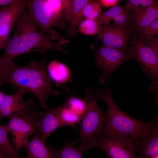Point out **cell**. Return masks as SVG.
I'll return each instance as SVG.
<instances>
[{
  "label": "cell",
  "instance_id": "1",
  "mask_svg": "<svg viewBox=\"0 0 158 158\" xmlns=\"http://www.w3.org/2000/svg\"><path fill=\"white\" fill-rule=\"evenodd\" d=\"M46 59L40 62L32 61L28 64L17 66L12 61L0 69V83L5 82L31 93L39 102L41 107H47L46 100L50 96L60 95L47 72Z\"/></svg>",
  "mask_w": 158,
  "mask_h": 158
},
{
  "label": "cell",
  "instance_id": "2",
  "mask_svg": "<svg viewBox=\"0 0 158 158\" xmlns=\"http://www.w3.org/2000/svg\"><path fill=\"white\" fill-rule=\"evenodd\" d=\"M52 41L50 37L37 31L28 13L24 11L16 23L13 35L9 37L3 48L4 52L0 57V69L16 57L32 51L44 54L47 51L51 49L67 53L61 47L68 43L69 40L61 37L55 42Z\"/></svg>",
  "mask_w": 158,
  "mask_h": 158
},
{
  "label": "cell",
  "instance_id": "3",
  "mask_svg": "<svg viewBox=\"0 0 158 158\" xmlns=\"http://www.w3.org/2000/svg\"><path fill=\"white\" fill-rule=\"evenodd\" d=\"M113 89L108 86L105 89H95L98 98L106 104V116L98 136L116 134L128 136L135 142L145 135L151 122L145 123L128 116L117 106L112 95Z\"/></svg>",
  "mask_w": 158,
  "mask_h": 158
},
{
  "label": "cell",
  "instance_id": "4",
  "mask_svg": "<svg viewBox=\"0 0 158 158\" xmlns=\"http://www.w3.org/2000/svg\"><path fill=\"white\" fill-rule=\"evenodd\" d=\"M29 18L37 29L52 40H58L60 35L55 28L61 30L66 28L63 12L62 0H30Z\"/></svg>",
  "mask_w": 158,
  "mask_h": 158
},
{
  "label": "cell",
  "instance_id": "5",
  "mask_svg": "<svg viewBox=\"0 0 158 158\" xmlns=\"http://www.w3.org/2000/svg\"><path fill=\"white\" fill-rule=\"evenodd\" d=\"M87 104L86 111L79 124L78 140L80 145L77 148L82 154L95 147L97 135L101 130L106 116V111L101 109L97 104L98 99L90 87H86L84 98Z\"/></svg>",
  "mask_w": 158,
  "mask_h": 158
},
{
  "label": "cell",
  "instance_id": "6",
  "mask_svg": "<svg viewBox=\"0 0 158 158\" xmlns=\"http://www.w3.org/2000/svg\"><path fill=\"white\" fill-rule=\"evenodd\" d=\"M95 148L103 151L107 158H138L135 142L126 136L110 134L97 137Z\"/></svg>",
  "mask_w": 158,
  "mask_h": 158
},
{
  "label": "cell",
  "instance_id": "7",
  "mask_svg": "<svg viewBox=\"0 0 158 158\" xmlns=\"http://www.w3.org/2000/svg\"><path fill=\"white\" fill-rule=\"evenodd\" d=\"M91 49L95 52V61L91 67L100 68L102 73L99 78L102 84L109 78L112 73L121 64L130 58L128 53L102 44L96 48L92 44Z\"/></svg>",
  "mask_w": 158,
  "mask_h": 158
},
{
  "label": "cell",
  "instance_id": "8",
  "mask_svg": "<svg viewBox=\"0 0 158 158\" xmlns=\"http://www.w3.org/2000/svg\"><path fill=\"white\" fill-rule=\"evenodd\" d=\"M128 54L130 58L138 62L144 75L150 77L152 82L158 83V55L145 43L140 36L134 40Z\"/></svg>",
  "mask_w": 158,
  "mask_h": 158
},
{
  "label": "cell",
  "instance_id": "9",
  "mask_svg": "<svg viewBox=\"0 0 158 158\" xmlns=\"http://www.w3.org/2000/svg\"><path fill=\"white\" fill-rule=\"evenodd\" d=\"M26 93L23 89L18 88L13 94H5L0 104V119L23 115L34 117L37 113L36 104L32 99L24 101L23 96Z\"/></svg>",
  "mask_w": 158,
  "mask_h": 158
},
{
  "label": "cell",
  "instance_id": "10",
  "mask_svg": "<svg viewBox=\"0 0 158 158\" xmlns=\"http://www.w3.org/2000/svg\"><path fill=\"white\" fill-rule=\"evenodd\" d=\"M33 117L27 115L13 117L9 118L8 123L4 126L11 133L12 143L18 152L29 141V137L36 132Z\"/></svg>",
  "mask_w": 158,
  "mask_h": 158
},
{
  "label": "cell",
  "instance_id": "11",
  "mask_svg": "<svg viewBox=\"0 0 158 158\" xmlns=\"http://www.w3.org/2000/svg\"><path fill=\"white\" fill-rule=\"evenodd\" d=\"M28 0H17L0 9V49L9 38V33L19 17L24 11Z\"/></svg>",
  "mask_w": 158,
  "mask_h": 158
},
{
  "label": "cell",
  "instance_id": "12",
  "mask_svg": "<svg viewBox=\"0 0 158 158\" xmlns=\"http://www.w3.org/2000/svg\"><path fill=\"white\" fill-rule=\"evenodd\" d=\"M130 32L127 28H118L111 24L102 25L96 39L102 42L105 46L126 52Z\"/></svg>",
  "mask_w": 158,
  "mask_h": 158
},
{
  "label": "cell",
  "instance_id": "13",
  "mask_svg": "<svg viewBox=\"0 0 158 158\" xmlns=\"http://www.w3.org/2000/svg\"><path fill=\"white\" fill-rule=\"evenodd\" d=\"M138 158H147L158 154L157 116L151 121L145 135L135 142Z\"/></svg>",
  "mask_w": 158,
  "mask_h": 158
},
{
  "label": "cell",
  "instance_id": "14",
  "mask_svg": "<svg viewBox=\"0 0 158 158\" xmlns=\"http://www.w3.org/2000/svg\"><path fill=\"white\" fill-rule=\"evenodd\" d=\"M33 122L36 129L40 132L42 140L44 142L53 131L62 126L55 108L48 107L44 111L36 114L33 118Z\"/></svg>",
  "mask_w": 158,
  "mask_h": 158
},
{
  "label": "cell",
  "instance_id": "15",
  "mask_svg": "<svg viewBox=\"0 0 158 158\" xmlns=\"http://www.w3.org/2000/svg\"><path fill=\"white\" fill-rule=\"evenodd\" d=\"M51 80L59 86L72 81V73L64 64L54 59L47 66Z\"/></svg>",
  "mask_w": 158,
  "mask_h": 158
},
{
  "label": "cell",
  "instance_id": "16",
  "mask_svg": "<svg viewBox=\"0 0 158 158\" xmlns=\"http://www.w3.org/2000/svg\"><path fill=\"white\" fill-rule=\"evenodd\" d=\"M133 26L138 30L148 26L158 17V4L132 12Z\"/></svg>",
  "mask_w": 158,
  "mask_h": 158
},
{
  "label": "cell",
  "instance_id": "17",
  "mask_svg": "<svg viewBox=\"0 0 158 158\" xmlns=\"http://www.w3.org/2000/svg\"><path fill=\"white\" fill-rule=\"evenodd\" d=\"M37 129L36 133L24 145L27 152L25 158H53L44 142L42 139L40 132Z\"/></svg>",
  "mask_w": 158,
  "mask_h": 158
},
{
  "label": "cell",
  "instance_id": "18",
  "mask_svg": "<svg viewBox=\"0 0 158 158\" xmlns=\"http://www.w3.org/2000/svg\"><path fill=\"white\" fill-rule=\"evenodd\" d=\"M78 141L77 140L69 142L65 140L62 148L59 150H56L52 145L47 146L53 158H97L95 156L84 157L83 154L77 148L74 147Z\"/></svg>",
  "mask_w": 158,
  "mask_h": 158
},
{
  "label": "cell",
  "instance_id": "19",
  "mask_svg": "<svg viewBox=\"0 0 158 158\" xmlns=\"http://www.w3.org/2000/svg\"><path fill=\"white\" fill-rule=\"evenodd\" d=\"M55 108L62 126L74 128L79 124L81 117L70 109L65 103Z\"/></svg>",
  "mask_w": 158,
  "mask_h": 158
},
{
  "label": "cell",
  "instance_id": "20",
  "mask_svg": "<svg viewBox=\"0 0 158 158\" xmlns=\"http://www.w3.org/2000/svg\"><path fill=\"white\" fill-rule=\"evenodd\" d=\"M90 1L62 0L63 12L66 22L70 23L75 20L84 6Z\"/></svg>",
  "mask_w": 158,
  "mask_h": 158
},
{
  "label": "cell",
  "instance_id": "21",
  "mask_svg": "<svg viewBox=\"0 0 158 158\" xmlns=\"http://www.w3.org/2000/svg\"><path fill=\"white\" fill-rule=\"evenodd\" d=\"M8 132L4 126L0 125V153L7 158H21L19 152L11 144Z\"/></svg>",
  "mask_w": 158,
  "mask_h": 158
},
{
  "label": "cell",
  "instance_id": "22",
  "mask_svg": "<svg viewBox=\"0 0 158 158\" xmlns=\"http://www.w3.org/2000/svg\"><path fill=\"white\" fill-rule=\"evenodd\" d=\"M77 32L86 35L95 36L98 34L101 29L100 26L96 20L84 19L79 25Z\"/></svg>",
  "mask_w": 158,
  "mask_h": 158
},
{
  "label": "cell",
  "instance_id": "23",
  "mask_svg": "<svg viewBox=\"0 0 158 158\" xmlns=\"http://www.w3.org/2000/svg\"><path fill=\"white\" fill-rule=\"evenodd\" d=\"M124 8L117 4L102 13H100L96 20L100 26L110 25V21L126 11Z\"/></svg>",
  "mask_w": 158,
  "mask_h": 158
},
{
  "label": "cell",
  "instance_id": "24",
  "mask_svg": "<svg viewBox=\"0 0 158 158\" xmlns=\"http://www.w3.org/2000/svg\"><path fill=\"white\" fill-rule=\"evenodd\" d=\"M71 110L81 117L85 113L87 104L84 99L70 95L65 102Z\"/></svg>",
  "mask_w": 158,
  "mask_h": 158
},
{
  "label": "cell",
  "instance_id": "25",
  "mask_svg": "<svg viewBox=\"0 0 158 158\" xmlns=\"http://www.w3.org/2000/svg\"><path fill=\"white\" fill-rule=\"evenodd\" d=\"M158 4L156 1L153 0H128L124 7L128 12L142 9L152 5Z\"/></svg>",
  "mask_w": 158,
  "mask_h": 158
},
{
  "label": "cell",
  "instance_id": "26",
  "mask_svg": "<svg viewBox=\"0 0 158 158\" xmlns=\"http://www.w3.org/2000/svg\"><path fill=\"white\" fill-rule=\"evenodd\" d=\"M142 37L158 35V19L155 20L146 27L138 30Z\"/></svg>",
  "mask_w": 158,
  "mask_h": 158
},
{
  "label": "cell",
  "instance_id": "27",
  "mask_svg": "<svg viewBox=\"0 0 158 158\" xmlns=\"http://www.w3.org/2000/svg\"><path fill=\"white\" fill-rule=\"evenodd\" d=\"M145 43L156 54L158 55V38L155 36L142 37Z\"/></svg>",
  "mask_w": 158,
  "mask_h": 158
},
{
  "label": "cell",
  "instance_id": "28",
  "mask_svg": "<svg viewBox=\"0 0 158 158\" xmlns=\"http://www.w3.org/2000/svg\"><path fill=\"white\" fill-rule=\"evenodd\" d=\"M96 1L90 0L83 8L82 11L84 18L89 15L98 4Z\"/></svg>",
  "mask_w": 158,
  "mask_h": 158
},
{
  "label": "cell",
  "instance_id": "29",
  "mask_svg": "<svg viewBox=\"0 0 158 158\" xmlns=\"http://www.w3.org/2000/svg\"><path fill=\"white\" fill-rule=\"evenodd\" d=\"M102 9L100 4H98L93 10L91 13L85 18L96 20L102 11Z\"/></svg>",
  "mask_w": 158,
  "mask_h": 158
},
{
  "label": "cell",
  "instance_id": "30",
  "mask_svg": "<svg viewBox=\"0 0 158 158\" xmlns=\"http://www.w3.org/2000/svg\"><path fill=\"white\" fill-rule=\"evenodd\" d=\"M102 7H109L113 6L120 1L118 0H99L96 1Z\"/></svg>",
  "mask_w": 158,
  "mask_h": 158
},
{
  "label": "cell",
  "instance_id": "31",
  "mask_svg": "<svg viewBox=\"0 0 158 158\" xmlns=\"http://www.w3.org/2000/svg\"><path fill=\"white\" fill-rule=\"evenodd\" d=\"M17 0H0V6H8L15 3Z\"/></svg>",
  "mask_w": 158,
  "mask_h": 158
},
{
  "label": "cell",
  "instance_id": "32",
  "mask_svg": "<svg viewBox=\"0 0 158 158\" xmlns=\"http://www.w3.org/2000/svg\"><path fill=\"white\" fill-rule=\"evenodd\" d=\"M149 158H158V154L151 156Z\"/></svg>",
  "mask_w": 158,
  "mask_h": 158
},
{
  "label": "cell",
  "instance_id": "33",
  "mask_svg": "<svg viewBox=\"0 0 158 158\" xmlns=\"http://www.w3.org/2000/svg\"><path fill=\"white\" fill-rule=\"evenodd\" d=\"M0 158H7L4 155L0 153Z\"/></svg>",
  "mask_w": 158,
  "mask_h": 158
}]
</instances>
